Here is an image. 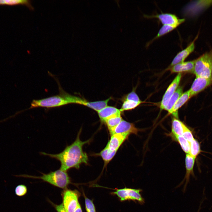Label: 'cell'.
Returning <instances> with one entry per match:
<instances>
[{"label": "cell", "instance_id": "15", "mask_svg": "<svg viewBox=\"0 0 212 212\" xmlns=\"http://www.w3.org/2000/svg\"><path fill=\"white\" fill-rule=\"evenodd\" d=\"M98 116L102 121L104 122L107 119L114 116L121 115L120 109L111 106H107L98 111Z\"/></svg>", "mask_w": 212, "mask_h": 212}, {"label": "cell", "instance_id": "22", "mask_svg": "<svg viewBox=\"0 0 212 212\" xmlns=\"http://www.w3.org/2000/svg\"><path fill=\"white\" fill-rule=\"evenodd\" d=\"M122 119L121 115H119L111 117L104 122L107 127L110 133L118 125Z\"/></svg>", "mask_w": 212, "mask_h": 212}, {"label": "cell", "instance_id": "17", "mask_svg": "<svg viewBox=\"0 0 212 212\" xmlns=\"http://www.w3.org/2000/svg\"><path fill=\"white\" fill-rule=\"evenodd\" d=\"M59 94L63 96L70 104H76L86 106L88 101L81 97L74 96L64 91L59 84Z\"/></svg>", "mask_w": 212, "mask_h": 212}, {"label": "cell", "instance_id": "26", "mask_svg": "<svg viewBox=\"0 0 212 212\" xmlns=\"http://www.w3.org/2000/svg\"><path fill=\"white\" fill-rule=\"evenodd\" d=\"M85 200V208L87 212H96L95 206L93 201L88 198L83 193Z\"/></svg>", "mask_w": 212, "mask_h": 212}, {"label": "cell", "instance_id": "21", "mask_svg": "<svg viewBox=\"0 0 212 212\" xmlns=\"http://www.w3.org/2000/svg\"><path fill=\"white\" fill-rule=\"evenodd\" d=\"M117 151H112L107 146L99 153L100 156L105 163L106 165L113 158Z\"/></svg>", "mask_w": 212, "mask_h": 212}, {"label": "cell", "instance_id": "16", "mask_svg": "<svg viewBox=\"0 0 212 212\" xmlns=\"http://www.w3.org/2000/svg\"><path fill=\"white\" fill-rule=\"evenodd\" d=\"M191 97L189 90L183 93L176 101L169 113L172 114L175 117L178 118V109L184 105Z\"/></svg>", "mask_w": 212, "mask_h": 212}, {"label": "cell", "instance_id": "29", "mask_svg": "<svg viewBox=\"0 0 212 212\" xmlns=\"http://www.w3.org/2000/svg\"><path fill=\"white\" fill-rule=\"evenodd\" d=\"M182 136L189 143L194 138L192 132L185 125L184 127Z\"/></svg>", "mask_w": 212, "mask_h": 212}, {"label": "cell", "instance_id": "25", "mask_svg": "<svg viewBox=\"0 0 212 212\" xmlns=\"http://www.w3.org/2000/svg\"><path fill=\"white\" fill-rule=\"evenodd\" d=\"M178 142L183 150L186 154L189 153L190 150V144L183 136L172 137Z\"/></svg>", "mask_w": 212, "mask_h": 212}, {"label": "cell", "instance_id": "24", "mask_svg": "<svg viewBox=\"0 0 212 212\" xmlns=\"http://www.w3.org/2000/svg\"><path fill=\"white\" fill-rule=\"evenodd\" d=\"M123 103L120 109L121 111H128L133 109L143 103V101L137 102L132 100H122Z\"/></svg>", "mask_w": 212, "mask_h": 212}, {"label": "cell", "instance_id": "12", "mask_svg": "<svg viewBox=\"0 0 212 212\" xmlns=\"http://www.w3.org/2000/svg\"><path fill=\"white\" fill-rule=\"evenodd\" d=\"M130 134L128 133H115L111 135L110 140L107 145L112 151H117L123 142Z\"/></svg>", "mask_w": 212, "mask_h": 212}, {"label": "cell", "instance_id": "27", "mask_svg": "<svg viewBox=\"0 0 212 212\" xmlns=\"http://www.w3.org/2000/svg\"><path fill=\"white\" fill-rule=\"evenodd\" d=\"M27 192V188L26 186L23 184H20L17 186L15 189V194L17 196L20 197L25 195Z\"/></svg>", "mask_w": 212, "mask_h": 212}, {"label": "cell", "instance_id": "34", "mask_svg": "<svg viewBox=\"0 0 212 212\" xmlns=\"http://www.w3.org/2000/svg\"><path fill=\"white\" fill-rule=\"evenodd\" d=\"M0 122H1V121H0Z\"/></svg>", "mask_w": 212, "mask_h": 212}, {"label": "cell", "instance_id": "5", "mask_svg": "<svg viewBox=\"0 0 212 212\" xmlns=\"http://www.w3.org/2000/svg\"><path fill=\"white\" fill-rule=\"evenodd\" d=\"M62 204L67 212H74L79 203L80 193L76 189L72 190L67 188L64 189L61 193Z\"/></svg>", "mask_w": 212, "mask_h": 212}, {"label": "cell", "instance_id": "4", "mask_svg": "<svg viewBox=\"0 0 212 212\" xmlns=\"http://www.w3.org/2000/svg\"><path fill=\"white\" fill-rule=\"evenodd\" d=\"M69 104L62 95H59L40 100H33L29 109L37 107L51 108L60 107Z\"/></svg>", "mask_w": 212, "mask_h": 212}, {"label": "cell", "instance_id": "6", "mask_svg": "<svg viewBox=\"0 0 212 212\" xmlns=\"http://www.w3.org/2000/svg\"><path fill=\"white\" fill-rule=\"evenodd\" d=\"M142 191L140 189L125 188L117 189L116 191L112 193L113 194L116 195L121 201L132 200L137 202L142 205L145 202V199L140 193Z\"/></svg>", "mask_w": 212, "mask_h": 212}, {"label": "cell", "instance_id": "23", "mask_svg": "<svg viewBox=\"0 0 212 212\" xmlns=\"http://www.w3.org/2000/svg\"><path fill=\"white\" fill-rule=\"evenodd\" d=\"M190 150L188 154L196 158L201 151L200 144L195 138L190 143Z\"/></svg>", "mask_w": 212, "mask_h": 212}, {"label": "cell", "instance_id": "30", "mask_svg": "<svg viewBox=\"0 0 212 212\" xmlns=\"http://www.w3.org/2000/svg\"><path fill=\"white\" fill-rule=\"evenodd\" d=\"M22 0H0V5H22Z\"/></svg>", "mask_w": 212, "mask_h": 212}, {"label": "cell", "instance_id": "33", "mask_svg": "<svg viewBox=\"0 0 212 212\" xmlns=\"http://www.w3.org/2000/svg\"><path fill=\"white\" fill-rule=\"evenodd\" d=\"M211 82H212V62L211 65Z\"/></svg>", "mask_w": 212, "mask_h": 212}, {"label": "cell", "instance_id": "20", "mask_svg": "<svg viewBox=\"0 0 212 212\" xmlns=\"http://www.w3.org/2000/svg\"><path fill=\"white\" fill-rule=\"evenodd\" d=\"M183 93V89L181 86H178L170 99L167 105L164 110L168 112L171 110L175 103Z\"/></svg>", "mask_w": 212, "mask_h": 212}, {"label": "cell", "instance_id": "14", "mask_svg": "<svg viewBox=\"0 0 212 212\" xmlns=\"http://www.w3.org/2000/svg\"><path fill=\"white\" fill-rule=\"evenodd\" d=\"M195 60L193 61L183 62L173 66L168 67V69L171 73H181L183 72L193 73Z\"/></svg>", "mask_w": 212, "mask_h": 212}, {"label": "cell", "instance_id": "32", "mask_svg": "<svg viewBox=\"0 0 212 212\" xmlns=\"http://www.w3.org/2000/svg\"><path fill=\"white\" fill-rule=\"evenodd\" d=\"M74 212H82V208L80 203H79L77 207Z\"/></svg>", "mask_w": 212, "mask_h": 212}, {"label": "cell", "instance_id": "2", "mask_svg": "<svg viewBox=\"0 0 212 212\" xmlns=\"http://www.w3.org/2000/svg\"><path fill=\"white\" fill-rule=\"evenodd\" d=\"M40 176H35L27 175H21L16 176L25 178L38 179L58 188L64 189L71 183L70 178L67 172L59 169L49 173H42Z\"/></svg>", "mask_w": 212, "mask_h": 212}, {"label": "cell", "instance_id": "13", "mask_svg": "<svg viewBox=\"0 0 212 212\" xmlns=\"http://www.w3.org/2000/svg\"><path fill=\"white\" fill-rule=\"evenodd\" d=\"M195 40H194L186 48L177 54L173 59L169 67L184 62L187 57L194 51L195 49Z\"/></svg>", "mask_w": 212, "mask_h": 212}, {"label": "cell", "instance_id": "3", "mask_svg": "<svg viewBox=\"0 0 212 212\" xmlns=\"http://www.w3.org/2000/svg\"><path fill=\"white\" fill-rule=\"evenodd\" d=\"M212 52L206 53L195 60L193 73L196 77L211 79Z\"/></svg>", "mask_w": 212, "mask_h": 212}, {"label": "cell", "instance_id": "18", "mask_svg": "<svg viewBox=\"0 0 212 212\" xmlns=\"http://www.w3.org/2000/svg\"><path fill=\"white\" fill-rule=\"evenodd\" d=\"M185 125L183 122L178 118L173 117L172 120V136H182Z\"/></svg>", "mask_w": 212, "mask_h": 212}, {"label": "cell", "instance_id": "19", "mask_svg": "<svg viewBox=\"0 0 212 212\" xmlns=\"http://www.w3.org/2000/svg\"><path fill=\"white\" fill-rule=\"evenodd\" d=\"M179 26V25H163L156 36L148 43L147 45L148 46L154 40L173 30Z\"/></svg>", "mask_w": 212, "mask_h": 212}, {"label": "cell", "instance_id": "1", "mask_svg": "<svg viewBox=\"0 0 212 212\" xmlns=\"http://www.w3.org/2000/svg\"><path fill=\"white\" fill-rule=\"evenodd\" d=\"M81 131V128L75 141L71 145L67 146L61 152L52 154L41 152L40 154L59 161L61 164L59 169L63 171L67 172L72 168L79 169L81 164H87L88 161L87 155L83 151V147L89 140L83 141L81 140L80 136Z\"/></svg>", "mask_w": 212, "mask_h": 212}, {"label": "cell", "instance_id": "28", "mask_svg": "<svg viewBox=\"0 0 212 212\" xmlns=\"http://www.w3.org/2000/svg\"><path fill=\"white\" fill-rule=\"evenodd\" d=\"M132 100L137 102L142 101L134 90L132 91L124 97L122 100Z\"/></svg>", "mask_w": 212, "mask_h": 212}, {"label": "cell", "instance_id": "10", "mask_svg": "<svg viewBox=\"0 0 212 212\" xmlns=\"http://www.w3.org/2000/svg\"><path fill=\"white\" fill-rule=\"evenodd\" d=\"M211 79L196 77L189 89L191 97L203 90L211 84Z\"/></svg>", "mask_w": 212, "mask_h": 212}, {"label": "cell", "instance_id": "9", "mask_svg": "<svg viewBox=\"0 0 212 212\" xmlns=\"http://www.w3.org/2000/svg\"><path fill=\"white\" fill-rule=\"evenodd\" d=\"M196 159L195 158L193 157L188 153L186 154V155L185 158L186 174L183 180L176 187L177 188L180 187L183 184L184 181L186 180L183 190V193L185 192L187 185L189 183L190 175H192L195 178H196L193 171V168Z\"/></svg>", "mask_w": 212, "mask_h": 212}, {"label": "cell", "instance_id": "31", "mask_svg": "<svg viewBox=\"0 0 212 212\" xmlns=\"http://www.w3.org/2000/svg\"><path fill=\"white\" fill-rule=\"evenodd\" d=\"M57 212H67L64 208L62 203L60 204H55L50 202Z\"/></svg>", "mask_w": 212, "mask_h": 212}, {"label": "cell", "instance_id": "8", "mask_svg": "<svg viewBox=\"0 0 212 212\" xmlns=\"http://www.w3.org/2000/svg\"><path fill=\"white\" fill-rule=\"evenodd\" d=\"M181 77V74L178 73L168 87L160 102L161 110L164 109L167 105L170 98L178 87Z\"/></svg>", "mask_w": 212, "mask_h": 212}, {"label": "cell", "instance_id": "7", "mask_svg": "<svg viewBox=\"0 0 212 212\" xmlns=\"http://www.w3.org/2000/svg\"><path fill=\"white\" fill-rule=\"evenodd\" d=\"M144 17L149 18L158 19L163 25H180L185 21L184 19H179L175 14L169 13H162L151 15H145Z\"/></svg>", "mask_w": 212, "mask_h": 212}, {"label": "cell", "instance_id": "11", "mask_svg": "<svg viewBox=\"0 0 212 212\" xmlns=\"http://www.w3.org/2000/svg\"><path fill=\"white\" fill-rule=\"evenodd\" d=\"M140 130L132 123L122 119L118 125L110 133L111 135L117 133H127L137 135Z\"/></svg>", "mask_w": 212, "mask_h": 212}]
</instances>
